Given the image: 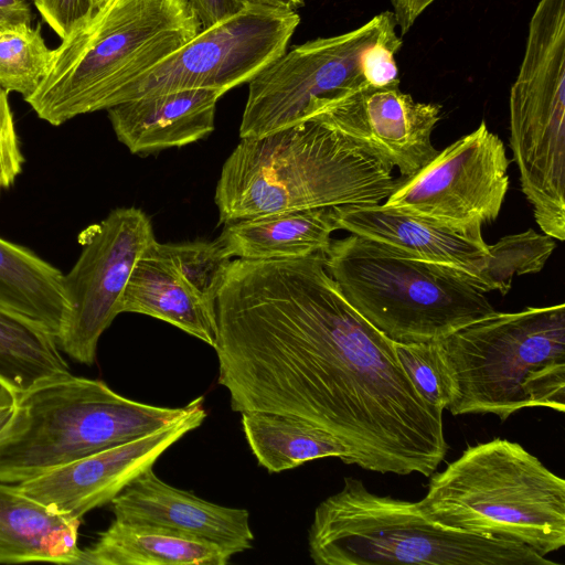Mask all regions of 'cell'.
<instances>
[{
    "label": "cell",
    "mask_w": 565,
    "mask_h": 565,
    "mask_svg": "<svg viewBox=\"0 0 565 565\" xmlns=\"http://www.w3.org/2000/svg\"><path fill=\"white\" fill-rule=\"evenodd\" d=\"M81 520L55 513L0 482V563L76 564Z\"/></svg>",
    "instance_id": "obj_20"
},
{
    "label": "cell",
    "mask_w": 565,
    "mask_h": 565,
    "mask_svg": "<svg viewBox=\"0 0 565 565\" xmlns=\"http://www.w3.org/2000/svg\"><path fill=\"white\" fill-rule=\"evenodd\" d=\"M110 503L115 519L207 541L232 555L253 547L247 510L212 503L170 486L152 468L131 481Z\"/></svg>",
    "instance_id": "obj_16"
},
{
    "label": "cell",
    "mask_w": 565,
    "mask_h": 565,
    "mask_svg": "<svg viewBox=\"0 0 565 565\" xmlns=\"http://www.w3.org/2000/svg\"><path fill=\"white\" fill-rule=\"evenodd\" d=\"M154 239L150 218L137 207H117L81 233V255L65 275L70 310L56 340L76 362H95L99 338L119 315L131 271Z\"/></svg>",
    "instance_id": "obj_13"
},
{
    "label": "cell",
    "mask_w": 565,
    "mask_h": 565,
    "mask_svg": "<svg viewBox=\"0 0 565 565\" xmlns=\"http://www.w3.org/2000/svg\"><path fill=\"white\" fill-rule=\"evenodd\" d=\"M32 1H34V0H32Z\"/></svg>",
    "instance_id": "obj_36"
},
{
    "label": "cell",
    "mask_w": 565,
    "mask_h": 565,
    "mask_svg": "<svg viewBox=\"0 0 565 565\" xmlns=\"http://www.w3.org/2000/svg\"><path fill=\"white\" fill-rule=\"evenodd\" d=\"M70 373L52 334L0 308V386L18 395L42 381Z\"/></svg>",
    "instance_id": "obj_24"
},
{
    "label": "cell",
    "mask_w": 565,
    "mask_h": 565,
    "mask_svg": "<svg viewBox=\"0 0 565 565\" xmlns=\"http://www.w3.org/2000/svg\"><path fill=\"white\" fill-rule=\"evenodd\" d=\"M299 22L297 11L246 6L136 77L115 105L183 89L226 93L249 83L287 51Z\"/></svg>",
    "instance_id": "obj_11"
},
{
    "label": "cell",
    "mask_w": 565,
    "mask_h": 565,
    "mask_svg": "<svg viewBox=\"0 0 565 565\" xmlns=\"http://www.w3.org/2000/svg\"><path fill=\"white\" fill-rule=\"evenodd\" d=\"M324 268L348 302L397 343L441 340L497 312L461 276L371 239H331Z\"/></svg>",
    "instance_id": "obj_8"
},
{
    "label": "cell",
    "mask_w": 565,
    "mask_h": 565,
    "mask_svg": "<svg viewBox=\"0 0 565 565\" xmlns=\"http://www.w3.org/2000/svg\"><path fill=\"white\" fill-rule=\"evenodd\" d=\"M247 6H263L276 9L292 10L301 8L305 0H243Z\"/></svg>",
    "instance_id": "obj_34"
},
{
    "label": "cell",
    "mask_w": 565,
    "mask_h": 565,
    "mask_svg": "<svg viewBox=\"0 0 565 565\" xmlns=\"http://www.w3.org/2000/svg\"><path fill=\"white\" fill-rule=\"evenodd\" d=\"M393 168L319 119L243 138L225 160L214 201L220 224L296 210L383 203Z\"/></svg>",
    "instance_id": "obj_2"
},
{
    "label": "cell",
    "mask_w": 565,
    "mask_h": 565,
    "mask_svg": "<svg viewBox=\"0 0 565 565\" xmlns=\"http://www.w3.org/2000/svg\"><path fill=\"white\" fill-rule=\"evenodd\" d=\"M399 34H406L417 18L436 0H390Z\"/></svg>",
    "instance_id": "obj_32"
},
{
    "label": "cell",
    "mask_w": 565,
    "mask_h": 565,
    "mask_svg": "<svg viewBox=\"0 0 565 565\" xmlns=\"http://www.w3.org/2000/svg\"><path fill=\"white\" fill-rule=\"evenodd\" d=\"M241 422L253 455L269 472L329 457L348 465L347 448L333 435L308 422L260 412L242 413Z\"/></svg>",
    "instance_id": "obj_23"
},
{
    "label": "cell",
    "mask_w": 565,
    "mask_h": 565,
    "mask_svg": "<svg viewBox=\"0 0 565 565\" xmlns=\"http://www.w3.org/2000/svg\"><path fill=\"white\" fill-rule=\"evenodd\" d=\"M113 0H94L95 10H102L108 6Z\"/></svg>",
    "instance_id": "obj_35"
},
{
    "label": "cell",
    "mask_w": 565,
    "mask_h": 565,
    "mask_svg": "<svg viewBox=\"0 0 565 565\" xmlns=\"http://www.w3.org/2000/svg\"><path fill=\"white\" fill-rule=\"evenodd\" d=\"M509 164L505 146L482 120L417 173L397 179L383 203L439 226L481 231L500 214Z\"/></svg>",
    "instance_id": "obj_12"
},
{
    "label": "cell",
    "mask_w": 565,
    "mask_h": 565,
    "mask_svg": "<svg viewBox=\"0 0 565 565\" xmlns=\"http://www.w3.org/2000/svg\"><path fill=\"white\" fill-rule=\"evenodd\" d=\"M221 546L164 527L115 519L82 550L78 565H225Z\"/></svg>",
    "instance_id": "obj_21"
},
{
    "label": "cell",
    "mask_w": 565,
    "mask_h": 565,
    "mask_svg": "<svg viewBox=\"0 0 565 565\" xmlns=\"http://www.w3.org/2000/svg\"><path fill=\"white\" fill-rule=\"evenodd\" d=\"M337 230V207L327 206L233 221L224 224L217 241L230 257L297 258L326 253Z\"/></svg>",
    "instance_id": "obj_19"
},
{
    "label": "cell",
    "mask_w": 565,
    "mask_h": 565,
    "mask_svg": "<svg viewBox=\"0 0 565 565\" xmlns=\"http://www.w3.org/2000/svg\"><path fill=\"white\" fill-rule=\"evenodd\" d=\"M136 312L168 322L214 347L215 305L183 278L154 239L136 263L119 302V313Z\"/></svg>",
    "instance_id": "obj_18"
},
{
    "label": "cell",
    "mask_w": 565,
    "mask_h": 565,
    "mask_svg": "<svg viewBox=\"0 0 565 565\" xmlns=\"http://www.w3.org/2000/svg\"><path fill=\"white\" fill-rule=\"evenodd\" d=\"M183 407L143 404L100 380L72 373L15 395L0 430V482L20 483L56 467L131 441L183 417Z\"/></svg>",
    "instance_id": "obj_7"
},
{
    "label": "cell",
    "mask_w": 565,
    "mask_h": 565,
    "mask_svg": "<svg viewBox=\"0 0 565 565\" xmlns=\"http://www.w3.org/2000/svg\"><path fill=\"white\" fill-rule=\"evenodd\" d=\"M324 256L232 260L215 301L217 382L237 413L327 430L348 465L429 477L448 450L444 411L416 391L394 342L348 302Z\"/></svg>",
    "instance_id": "obj_1"
},
{
    "label": "cell",
    "mask_w": 565,
    "mask_h": 565,
    "mask_svg": "<svg viewBox=\"0 0 565 565\" xmlns=\"http://www.w3.org/2000/svg\"><path fill=\"white\" fill-rule=\"evenodd\" d=\"M206 417L203 397L177 422L131 441L83 457L17 483L51 511L81 520L110 503L131 481L152 468L158 458Z\"/></svg>",
    "instance_id": "obj_15"
},
{
    "label": "cell",
    "mask_w": 565,
    "mask_h": 565,
    "mask_svg": "<svg viewBox=\"0 0 565 565\" xmlns=\"http://www.w3.org/2000/svg\"><path fill=\"white\" fill-rule=\"evenodd\" d=\"M452 415L565 411V305L495 312L436 341Z\"/></svg>",
    "instance_id": "obj_4"
},
{
    "label": "cell",
    "mask_w": 565,
    "mask_h": 565,
    "mask_svg": "<svg viewBox=\"0 0 565 565\" xmlns=\"http://www.w3.org/2000/svg\"><path fill=\"white\" fill-rule=\"evenodd\" d=\"M394 348L401 366L420 396L445 411L451 387L437 342H394Z\"/></svg>",
    "instance_id": "obj_27"
},
{
    "label": "cell",
    "mask_w": 565,
    "mask_h": 565,
    "mask_svg": "<svg viewBox=\"0 0 565 565\" xmlns=\"http://www.w3.org/2000/svg\"><path fill=\"white\" fill-rule=\"evenodd\" d=\"M52 56L40 25L0 32V86L24 99L30 97L47 73Z\"/></svg>",
    "instance_id": "obj_25"
},
{
    "label": "cell",
    "mask_w": 565,
    "mask_h": 565,
    "mask_svg": "<svg viewBox=\"0 0 565 565\" xmlns=\"http://www.w3.org/2000/svg\"><path fill=\"white\" fill-rule=\"evenodd\" d=\"M200 31L186 0H113L53 50L47 73L24 100L53 126L107 110L124 87Z\"/></svg>",
    "instance_id": "obj_3"
},
{
    "label": "cell",
    "mask_w": 565,
    "mask_h": 565,
    "mask_svg": "<svg viewBox=\"0 0 565 565\" xmlns=\"http://www.w3.org/2000/svg\"><path fill=\"white\" fill-rule=\"evenodd\" d=\"M189 285L207 302L217 294L232 263L217 239L161 244Z\"/></svg>",
    "instance_id": "obj_26"
},
{
    "label": "cell",
    "mask_w": 565,
    "mask_h": 565,
    "mask_svg": "<svg viewBox=\"0 0 565 565\" xmlns=\"http://www.w3.org/2000/svg\"><path fill=\"white\" fill-rule=\"evenodd\" d=\"M396 26L393 11H383L352 31L286 51L249 82L241 138L306 121L320 102L341 92L399 82Z\"/></svg>",
    "instance_id": "obj_9"
},
{
    "label": "cell",
    "mask_w": 565,
    "mask_h": 565,
    "mask_svg": "<svg viewBox=\"0 0 565 565\" xmlns=\"http://www.w3.org/2000/svg\"><path fill=\"white\" fill-rule=\"evenodd\" d=\"M441 106L403 93L399 82L361 85L320 102L309 119H319L392 168L411 177L437 153L431 135ZM308 119V120H309Z\"/></svg>",
    "instance_id": "obj_14"
},
{
    "label": "cell",
    "mask_w": 565,
    "mask_h": 565,
    "mask_svg": "<svg viewBox=\"0 0 565 565\" xmlns=\"http://www.w3.org/2000/svg\"><path fill=\"white\" fill-rule=\"evenodd\" d=\"M15 404V395L3 386H0V430L12 415Z\"/></svg>",
    "instance_id": "obj_33"
},
{
    "label": "cell",
    "mask_w": 565,
    "mask_h": 565,
    "mask_svg": "<svg viewBox=\"0 0 565 565\" xmlns=\"http://www.w3.org/2000/svg\"><path fill=\"white\" fill-rule=\"evenodd\" d=\"M33 3L62 40L83 26L96 11L94 0H34Z\"/></svg>",
    "instance_id": "obj_29"
},
{
    "label": "cell",
    "mask_w": 565,
    "mask_h": 565,
    "mask_svg": "<svg viewBox=\"0 0 565 565\" xmlns=\"http://www.w3.org/2000/svg\"><path fill=\"white\" fill-rule=\"evenodd\" d=\"M308 546L318 565H555L521 543L441 524L417 502L352 477L316 508Z\"/></svg>",
    "instance_id": "obj_5"
},
{
    "label": "cell",
    "mask_w": 565,
    "mask_h": 565,
    "mask_svg": "<svg viewBox=\"0 0 565 565\" xmlns=\"http://www.w3.org/2000/svg\"><path fill=\"white\" fill-rule=\"evenodd\" d=\"M32 13L24 0H0V32L31 25Z\"/></svg>",
    "instance_id": "obj_31"
},
{
    "label": "cell",
    "mask_w": 565,
    "mask_h": 565,
    "mask_svg": "<svg viewBox=\"0 0 565 565\" xmlns=\"http://www.w3.org/2000/svg\"><path fill=\"white\" fill-rule=\"evenodd\" d=\"M335 207L339 230L452 271L484 294L505 295L515 276L541 271L556 247L532 228L489 245L481 231L439 226L384 203Z\"/></svg>",
    "instance_id": "obj_10"
},
{
    "label": "cell",
    "mask_w": 565,
    "mask_h": 565,
    "mask_svg": "<svg viewBox=\"0 0 565 565\" xmlns=\"http://www.w3.org/2000/svg\"><path fill=\"white\" fill-rule=\"evenodd\" d=\"M429 477L417 503L430 519L542 556L565 545V480L520 444L498 437L468 446Z\"/></svg>",
    "instance_id": "obj_6"
},
{
    "label": "cell",
    "mask_w": 565,
    "mask_h": 565,
    "mask_svg": "<svg viewBox=\"0 0 565 565\" xmlns=\"http://www.w3.org/2000/svg\"><path fill=\"white\" fill-rule=\"evenodd\" d=\"M218 89H183L143 96L107 109L117 139L131 153L183 147L214 129Z\"/></svg>",
    "instance_id": "obj_17"
},
{
    "label": "cell",
    "mask_w": 565,
    "mask_h": 565,
    "mask_svg": "<svg viewBox=\"0 0 565 565\" xmlns=\"http://www.w3.org/2000/svg\"><path fill=\"white\" fill-rule=\"evenodd\" d=\"M23 162L8 92L0 86V193L14 183Z\"/></svg>",
    "instance_id": "obj_28"
},
{
    "label": "cell",
    "mask_w": 565,
    "mask_h": 565,
    "mask_svg": "<svg viewBox=\"0 0 565 565\" xmlns=\"http://www.w3.org/2000/svg\"><path fill=\"white\" fill-rule=\"evenodd\" d=\"M0 308L57 340L70 310L65 275L31 249L0 237Z\"/></svg>",
    "instance_id": "obj_22"
},
{
    "label": "cell",
    "mask_w": 565,
    "mask_h": 565,
    "mask_svg": "<svg viewBox=\"0 0 565 565\" xmlns=\"http://www.w3.org/2000/svg\"><path fill=\"white\" fill-rule=\"evenodd\" d=\"M201 30L209 29L238 13L247 4L243 0H186Z\"/></svg>",
    "instance_id": "obj_30"
}]
</instances>
